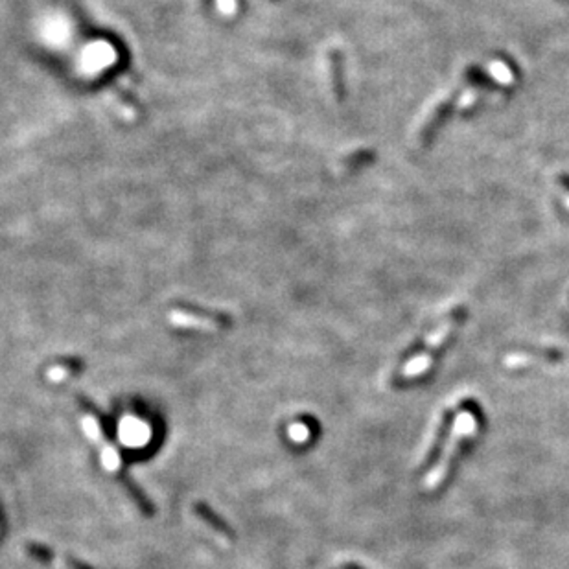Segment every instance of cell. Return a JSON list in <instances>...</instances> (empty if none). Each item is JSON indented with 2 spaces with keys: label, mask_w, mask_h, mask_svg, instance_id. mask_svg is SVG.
Listing matches in <instances>:
<instances>
[{
  "label": "cell",
  "mask_w": 569,
  "mask_h": 569,
  "mask_svg": "<svg viewBox=\"0 0 569 569\" xmlns=\"http://www.w3.org/2000/svg\"><path fill=\"white\" fill-rule=\"evenodd\" d=\"M170 321L175 327H185V328H195V330H216V328L230 327V317H227L225 314L220 312H203V309H192V312H185V309H175L170 314Z\"/></svg>",
  "instance_id": "obj_1"
},
{
  "label": "cell",
  "mask_w": 569,
  "mask_h": 569,
  "mask_svg": "<svg viewBox=\"0 0 569 569\" xmlns=\"http://www.w3.org/2000/svg\"><path fill=\"white\" fill-rule=\"evenodd\" d=\"M457 103H459V94H451V96L444 98V100H441L437 106L433 107L431 115H429V118L424 122L422 129H420V144L422 146H428L429 142L433 140V137L437 135V131L442 128L446 120H448V116L451 115V111L455 109Z\"/></svg>",
  "instance_id": "obj_2"
},
{
  "label": "cell",
  "mask_w": 569,
  "mask_h": 569,
  "mask_svg": "<svg viewBox=\"0 0 569 569\" xmlns=\"http://www.w3.org/2000/svg\"><path fill=\"white\" fill-rule=\"evenodd\" d=\"M194 512L198 514L199 520H203L207 526H210L212 529L216 530V533H220L221 536H225L227 540L236 538V534H234L232 527H230L229 523H227V521L223 520L220 514H217V512L212 511L207 503H203V501H195Z\"/></svg>",
  "instance_id": "obj_3"
},
{
  "label": "cell",
  "mask_w": 569,
  "mask_h": 569,
  "mask_svg": "<svg viewBox=\"0 0 569 569\" xmlns=\"http://www.w3.org/2000/svg\"><path fill=\"white\" fill-rule=\"evenodd\" d=\"M490 74L494 76L498 83L501 85L503 88L512 87L520 80V74H518L516 66L511 65L507 59H496V61L490 63Z\"/></svg>",
  "instance_id": "obj_4"
},
{
  "label": "cell",
  "mask_w": 569,
  "mask_h": 569,
  "mask_svg": "<svg viewBox=\"0 0 569 569\" xmlns=\"http://www.w3.org/2000/svg\"><path fill=\"white\" fill-rule=\"evenodd\" d=\"M328 66H330L332 88H334V94H336L337 100H343L344 83H343V74H341V53L337 52V50L328 52Z\"/></svg>",
  "instance_id": "obj_5"
},
{
  "label": "cell",
  "mask_w": 569,
  "mask_h": 569,
  "mask_svg": "<svg viewBox=\"0 0 569 569\" xmlns=\"http://www.w3.org/2000/svg\"><path fill=\"white\" fill-rule=\"evenodd\" d=\"M466 80L472 81L476 87H485V88H503L501 85L498 83L496 80H492L488 74H485V72H481V68H477V66H468L466 68Z\"/></svg>",
  "instance_id": "obj_6"
},
{
  "label": "cell",
  "mask_w": 569,
  "mask_h": 569,
  "mask_svg": "<svg viewBox=\"0 0 569 569\" xmlns=\"http://www.w3.org/2000/svg\"><path fill=\"white\" fill-rule=\"evenodd\" d=\"M24 551H26L34 560L43 562V564H52L53 558H56V555H53V551L48 548V545H43V543L37 542H28L26 545H24Z\"/></svg>",
  "instance_id": "obj_7"
},
{
  "label": "cell",
  "mask_w": 569,
  "mask_h": 569,
  "mask_svg": "<svg viewBox=\"0 0 569 569\" xmlns=\"http://www.w3.org/2000/svg\"><path fill=\"white\" fill-rule=\"evenodd\" d=\"M371 159H374V153L372 151H359L358 155L350 157L349 166L350 168H356V166H362L365 163H371Z\"/></svg>",
  "instance_id": "obj_8"
},
{
  "label": "cell",
  "mask_w": 569,
  "mask_h": 569,
  "mask_svg": "<svg viewBox=\"0 0 569 569\" xmlns=\"http://www.w3.org/2000/svg\"><path fill=\"white\" fill-rule=\"evenodd\" d=\"M65 564L68 569H94L93 565H88L87 562L80 560V558H76V556H71V555L65 556Z\"/></svg>",
  "instance_id": "obj_9"
},
{
  "label": "cell",
  "mask_w": 569,
  "mask_h": 569,
  "mask_svg": "<svg viewBox=\"0 0 569 569\" xmlns=\"http://www.w3.org/2000/svg\"><path fill=\"white\" fill-rule=\"evenodd\" d=\"M217 9L223 15H232L236 11V0H217Z\"/></svg>",
  "instance_id": "obj_10"
},
{
  "label": "cell",
  "mask_w": 569,
  "mask_h": 569,
  "mask_svg": "<svg viewBox=\"0 0 569 569\" xmlns=\"http://www.w3.org/2000/svg\"><path fill=\"white\" fill-rule=\"evenodd\" d=\"M558 181H560V185L569 192V175L568 173H560V175H558Z\"/></svg>",
  "instance_id": "obj_11"
}]
</instances>
